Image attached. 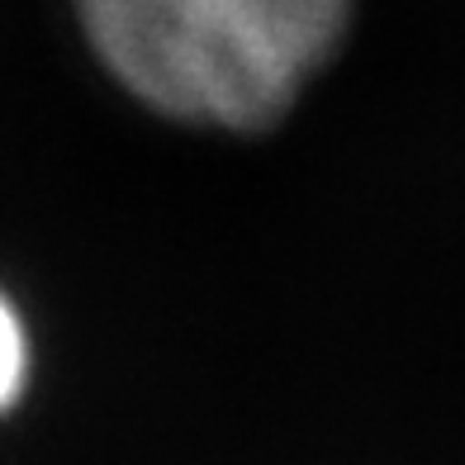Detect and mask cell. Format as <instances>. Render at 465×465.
<instances>
[{
  "mask_svg": "<svg viewBox=\"0 0 465 465\" xmlns=\"http://www.w3.org/2000/svg\"><path fill=\"white\" fill-rule=\"evenodd\" d=\"M72 10L100 72L147 114L257 138L337 62L356 0H72Z\"/></svg>",
  "mask_w": 465,
  "mask_h": 465,
  "instance_id": "cell-1",
  "label": "cell"
},
{
  "mask_svg": "<svg viewBox=\"0 0 465 465\" xmlns=\"http://www.w3.org/2000/svg\"><path fill=\"white\" fill-rule=\"evenodd\" d=\"M29 366H34V347H29V323L15 309L10 294H0V413H10L29 390Z\"/></svg>",
  "mask_w": 465,
  "mask_h": 465,
  "instance_id": "cell-2",
  "label": "cell"
}]
</instances>
